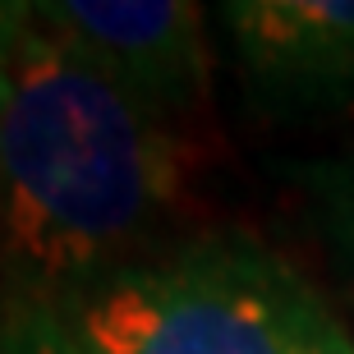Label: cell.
Listing matches in <instances>:
<instances>
[{
    "label": "cell",
    "mask_w": 354,
    "mask_h": 354,
    "mask_svg": "<svg viewBox=\"0 0 354 354\" xmlns=\"http://www.w3.org/2000/svg\"><path fill=\"white\" fill-rule=\"evenodd\" d=\"M194 152L19 0L0 83V290L65 299L157 253Z\"/></svg>",
    "instance_id": "1"
},
{
    "label": "cell",
    "mask_w": 354,
    "mask_h": 354,
    "mask_svg": "<svg viewBox=\"0 0 354 354\" xmlns=\"http://www.w3.org/2000/svg\"><path fill=\"white\" fill-rule=\"evenodd\" d=\"M55 304L83 354H331L354 341L286 253L239 230L133 258Z\"/></svg>",
    "instance_id": "2"
},
{
    "label": "cell",
    "mask_w": 354,
    "mask_h": 354,
    "mask_svg": "<svg viewBox=\"0 0 354 354\" xmlns=\"http://www.w3.org/2000/svg\"><path fill=\"white\" fill-rule=\"evenodd\" d=\"M32 14L152 115L180 124L207 102V24L189 0H32Z\"/></svg>",
    "instance_id": "3"
},
{
    "label": "cell",
    "mask_w": 354,
    "mask_h": 354,
    "mask_svg": "<svg viewBox=\"0 0 354 354\" xmlns=\"http://www.w3.org/2000/svg\"><path fill=\"white\" fill-rule=\"evenodd\" d=\"M221 28L253 106L308 115L354 102V0H230Z\"/></svg>",
    "instance_id": "4"
},
{
    "label": "cell",
    "mask_w": 354,
    "mask_h": 354,
    "mask_svg": "<svg viewBox=\"0 0 354 354\" xmlns=\"http://www.w3.org/2000/svg\"><path fill=\"white\" fill-rule=\"evenodd\" d=\"M304 184H308V198H313L317 230H322L331 258L341 267L345 295H350V308H354V157L322 161L313 171H304Z\"/></svg>",
    "instance_id": "5"
},
{
    "label": "cell",
    "mask_w": 354,
    "mask_h": 354,
    "mask_svg": "<svg viewBox=\"0 0 354 354\" xmlns=\"http://www.w3.org/2000/svg\"><path fill=\"white\" fill-rule=\"evenodd\" d=\"M0 354H83V345L55 299L0 290Z\"/></svg>",
    "instance_id": "6"
},
{
    "label": "cell",
    "mask_w": 354,
    "mask_h": 354,
    "mask_svg": "<svg viewBox=\"0 0 354 354\" xmlns=\"http://www.w3.org/2000/svg\"><path fill=\"white\" fill-rule=\"evenodd\" d=\"M14 24H19V0H0V83H5V65H10Z\"/></svg>",
    "instance_id": "7"
},
{
    "label": "cell",
    "mask_w": 354,
    "mask_h": 354,
    "mask_svg": "<svg viewBox=\"0 0 354 354\" xmlns=\"http://www.w3.org/2000/svg\"><path fill=\"white\" fill-rule=\"evenodd\" d=\"M331 354H354V341H350V345H341V350H331Z\"/></svg>",
    "instance_id": "8"
}]
</instances>
